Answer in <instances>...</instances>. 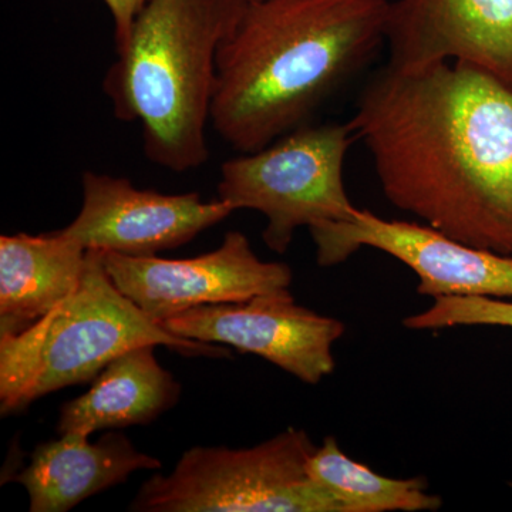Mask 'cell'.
I'll return each instance as SVG.
<instances>
[{"instance_id":"ba28073f","label":"cell","mask_w":512,"mask_h":512,"mask_svg":"<svg viewBox=\"0 0 512 512\" xmlns=\"http://www.w3.org/2000/svg\"><path fill=\"white\" fill-rule=\"evenodd\" d=\"M101 258L117 289L158 323L198 306L245 302L284 291L293 279L291 266L261 261L239 231L228 232L215 251L195 258L114 252H101Z\"/></svg>"},{"instance_id":"7a4b0ae2","label":"cell","mask_w":512,"mask_h":512,"mask_svg":"<svg viewBox=\"0 0 512 512\" xmlns=\"http://www.w3.org/2000/svg\"><path fill=\"white\" fill-rule=\"evenodd\" d=\"M389 0L248 3L218 56L211 127L252 153L311 124L386 43Z\"/></svg>"},{"instance_id":"ac0fdd59","label":"cell","mask_w":512,"mask_h":512,"mask_svg":"<svg viewBox=\"0 0 512 512\" xmlns=\"http://www.w3.org/2000/svg\"><path fill=\"white\" fill-rule=\"evenodd\" d=\"M249 3L251 2H258V0H248Z\"/></svg>"},{"instance_id":"277c9868","label":"cell","mask_w":512,"mask_h":512,"mask_svg":"<svg viewBox=\"0 0 512 512\" xmlns=\"http://www.w3.org/2000/svg\"><path fill=\"white\" fill-rule=\"evenodd\" d=\"M141 345L231 355L165 330L117 289L101 252L90 249L82 282L69 298L22 332L0 336V413L18 414L46 394L93 382L114 357Z\"/></svg>"},{"instance_id":"2e32d148","label":"cell","mask_w":512,"mask_h":512,"mask_svg":"<svg viewBox=\"0 0 512 512\" xmlns=\"http://www.w3.org/2000/svg\"><path fill=\"white\" fill-rule=\"evenodd\" d=\"M407 329L430 330L453 326H504L512 328V302L487 296H443L427 311L404 319Z\"/></svg>"},{"instance_id":"9c48e42d","label":"cell","mask_w":512,"mask_h":512,"mask_svg":"<svg viewBox=\"0 0 512 512\" xmlns=\"http://www.w3.org/2000/svg\"><path fill=\"white\" fill-rule=\"evenodd\" d=\"M160 325L180 338L254 353L309 384L333 372L332 346L345 333L340 320L296 305L289 289L245 302L198 306Z\"/></svg>"},{"instance_id":"9a60e30c","label":"cell","mask_w":512,"mask_h":512,"mask_svg":"<svg viewBox=\"0 0 512 512\" xmlns=\"http://www.w3.org/2000/svg\"><path fill=\"white\" fill-rule=\"evenodd\" d=\"M308 474L342 512L437 511L440 497L427 493L423 478L380 476L346 456L335 437H326L308 461Z\"/></svg>"},{"instance_id":"8fae6325","label":"cell","mask_w":512,"mask_h":512,"mask_svg":"<svg viewBox=\"0 0 512 512\" xmlns=\"http://www.w3.org/2000/svg\"><path fill=\"white\" fill-rule=\"evenodd\" d=\"M386 45L399 69L461 62L512 87V0L390 2Z\"/></svg>"},{"instance_id":"52a82bcc","label":"cell","mask_w":512,"mask_h":512,"mask_svg":"<svg viewBox=\"0 0 512 512\" xmlns=\"http://www.w3.org/2000/svg\"><path fill=\"white\" fill-rule=\"evenodd\" d=\"M309 232L322 268L348 261L360 248H375L419 276L420 295L512 298V255L464 244L426 224L383 220L357 208L349 220Z\"/></svg>"},{"instance_id":"7c38bea8","label":"cell","mask_w":512,"mask_h":512,"mask_svg":"<svg viewBox=\"0 0 512 512\" xmlns=\"http://www.w3.org/2000/svg\"><path fill=\"white\" fill-rule=\"evenodd\" d=\"M161 461L138 451L124 434L110 431L97 443L80 433L40 444L15 480L26 488L30 512H66L86 498L124 484L138 470Z\"/></svg>"},{"instance_id":"4fadbf2b","label":"cell","mask_w":512,"mask_h":512,"mask_svg":"<svg viewBox=\"0 0 512 512\" xmlns=\"http://www.w3.org/2000/svg\"><path fill=\"white\" fill-rule=\"evenodd\" d=\"M87 251L62 232L0 237V336L22 332L82 282Z\"/></svg>"},{"instance_id":"e0dca14e","label":"cell","mask_w":512,"mask_h":512,"mask_svg":"<svg viewBox=\"0 0 512 512\" xmlns=\"http://www.w3.org/2000/svg\"><path fill=\"white\" fill-rule=\"evenodd\" d=\"M110 10L114 22V40L116 46L124 42L138 12L146 5L147 0H103Z\"/></svg>"},{"instance_id":"5bb4252c","label":"cell","mask_w":512,"mask_h":512,"mask_svg":"<svg viewBox=\"0 0 512 512\" xmlns=\"http://www.w3.org/2000/svg\"><path fill=\"white\" fill-rule=\"evenodd\" d=\"M156 345L126 350L104 367L82 396L60 410L59 434L92 436L99 430L144 426L180 399L181 386L158 363Z\"/></svg>"},{"instance_id":"3957f363","label":"cell","mask_w":512,"mask_h":512,"mask_svg":"<svg viewBox=\"0 0 512 512\" xmlns=\"http://www.w3.org/2000/svg\"><path fill=\"white\" fill-rule=\"evenodd\" d=\"M248 0H147L107 70L114 116L138 123L144 154L174 173L210 157L218 56Z\"/></svg>"},{"instance_id":"6da1fadb","label":"cell","mask_w":512,"mask_h":512,"mask_svg":"<svg viewBox=\"0 0 512 512\" xmlns=\"http://www.w3.org/2000/svg\"><path fill=\"white\" fill-rule=\"evenodd\" d=\"M349 123L390 204L447 237L512 255L511 86L467 63H387Z\"/></svg>"},{"instance_id":"30bf717a","label":"cell","mask_w":512,"mask_h":512,"mask_svg":"<svg viewBox=\"0 0 512 512\" xmlns=\"http://www.w3.org/2000/svg\"><path fill=\"white\" fill-rule=\"evenodd\" d=\"M83 204L63 235L86 251L154 256L181 247L232 214L224 201L205 202L197 192L161 194L130 180L86 171Z\"/></svg>"},{"instance_id":"5b68a950","label":"cell","mask_w":512,"mask_h":512,"mask_svg":"<svg viewBox=\"0 0 512 512\" xmlns=\"http://www.w3.org/2000/svg\"><path fill=\"white\" fill-rule=\"evenodd\" d=\"M355 140L349 121L296 128L261 150L225 161L218 200L232 211L261 212L266 247L285 254L296 229L349 220L357 211L343 180Z\"/></svg>"},{"instance_id":"8992f818","label":"cell","mask_w":512,"mask_h":512,"mask_svg":"<svg viewBox=\"0 0 512 512\" xmlns=\"http://www.w3.org/2000/svg\"><path fill=\"white\" fill-rule=\"evenodd\" d=\"M315 450L292 427L252 448H190L170 474L141 485L130 511L342 512L309 477Z\"/></svg>"}]
</instances>
